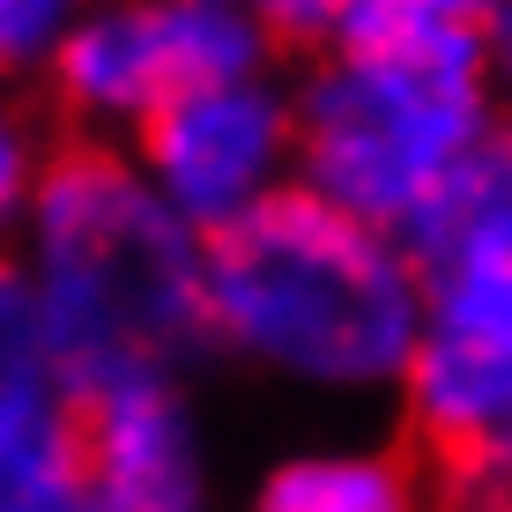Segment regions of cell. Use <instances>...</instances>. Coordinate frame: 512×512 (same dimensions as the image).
I'll return each mask as SVG.
<instances>
[{
    "label": "cell",
    "mask_w": 512,
    "mask_h": 512,
    "mask_svg": "<svg viewBox=\"0 0 512 512\" xmlns=\"http://www.w3.org/2000/svg\"><path fill=\"white\" fill-rule=\"evenodd\" d=\"M90 15V0H0V90L45 82L52 52Z\"/></svg>",
    "instance_id": "7c38bea8"
},
{
    "label": "cell",
    "mask_w": 512,
    "mask_h": 512,
    "mask_svg": "<svg viewBox=\"0 0 512 512\" xmlns=\"http://www.w3.org/2000/svg\"><path fill=\"white\" fill-rule=\"evenodd\" d=\"M238 512H446L438 468L409 438H312L253 475Z\"/></svg>",
    "instance_id": "9c48e42d"
},
{
    "label": "cell",
    "mask_w": 512,
    "mask_h": 512,
    "mask_svg": "<svg viewBox=\"0 0 512 512\" xmlns=\"http://www.w3.org/2000/svg\"><path fill=\"white\" fill-rule=\"evenodd\" d=\"M416 268L423 334L394 416L401 438L446 475L512 438V141L416 245Z\"/></svg>",
    "instance_id": "277c9868"
},
{
    "label": "cell",
    "mask_w": 512,
    "mask_h": 512,
    "mask_svg": "<svg viewBox=\"0 0 512 512\" xmlns=\"http://www.w3.org/2000/svg\"><path fill=\"white\" fill-rule=\"evenodd\" d=\"M0 512H90L82 394L52 357L38 290L15 253H0Z\"/></svg>",
    "instance_id": "ba28073f"
},
{
    "label": "cell",
    "mask_w": 512,
    "mask_h": 512,
    "mask_svg": "<svg viewBox=\"0 0 512 512\" xmlns=\"http://www.w3.org/2000/svg\"><path fill=\"white\" fill-rule=\"evenodd\" d=\"M297 186L416 253L505 149L483 52H312L290 67Z\"/></svg>",
    "instance_id": "3957f363"
},
{
    "label": "cell",
    "mask_w": 512,
    "mask_h": 512,
    "mask_svg": "<svg viewBox=\"0 0 512 512\" xmlns=\"http://www.w3.org/2000/svg\"><path fill=\"white\" fill-rule=\"evenodd\" d=\"M208 334L238 372L305 401L372 409L409 379L423 334V268L401 238L290 186L208 238Z\"/></svg>",
    "instance_id": "7a4b0ae2"
},
{
    "label": "cell",
    "mask_w": 512,
    "mask_h": 512,
    "mask_svg": "<svg viewBox=\"0 0 512 512\" xmlns=\"http://www.w3.org/2000/svg\"><path fill=\"white\" fill-rule=\"evenodd\" d=\"M134 164L149 186L193 223L201 238H223L231 223L260 216L297 186V104L290 75L216 82L149 119L134 141Z\"/></svg>",
    "instance_id": "8992f818"
},
{
    "label": "cell",
    "mask_w": 512,
    "mask_h": 512,
    "mask_svg": "<svg viewBox=\"0 0 512 512\" xmlns=\"http://www.w3.org/2000/svg\"><path fill=\"white\" fill-rule=\"evenodd\" d=\"M90 512H216V453L186 379H112L82 394Z\"/></svg>",
    "instance_id": "52a82bcc"
},
{
    "label": "cell",
    "mask_w": 512,
    "mask_h": 512,
    "mask_svg": "<svg viewBox=\"0 0 512 512\" xmlns=\"http://www.w3.org/2000/svg\"><path fill=\"white\" fill-rule=\"evenodd\" d=\"M512 0H342V52H483Z\"/></svg>",
    "instance_id": "30bf717a"
},
{
    "label": "cell",
    "mask_w": 512,
    "mask_h": 512,
    "mask_svg": "<svg viewBox=\"0 0 512 512\" xmlns=\"http://www.w3.org/2000/svg\"><path fill=\"white\" fill-rule=\"evenodd\" d=\"M208 8H238L253 15L260 30L282 45V60H312V52L334 45V23H342V0H208Z\"/></svg>",
    "instance_id": "4fadbf2b"
},
{
    "label": "cell",
    "mask_w": 512,
    "mask_h": 512,
    "mask_svg": "<svg viewBox=\"0 0 512 512\" xmlns=\"http://www.w3.org/2000/svg\"><path fill=\"white\" fill-rule=\"evenodd\" d=\"M15 268L38 290L52 357L75 394L112 379H193L201 357H216L208 238L119 141L60 134Z\"/></svg>",
    "instance_id": "6da1fadb"
},
{
    "label": "cell",
    "mask_w": 512,
    "mask_h": 512,
    "mask_svg": "<svg viewBox=\"0 0 512 512\" xmlns=\"http://www.w3.org/2000/svg\"><path fill=\"white\" fill-rule=\"evenodd\" d=\"M253 75H290V60L238 8H208V0H90V15L52 52L38 97L60 134L127 149L164 104L216 90V82H253Z\"/></svg>",
    "instance_id": "5b68a950"
},
{
    "label": "cell",
    "mask_w": 512,
    "mask_h": 512,
    "mask_svg": "<svg viewBox=\"0 0 512 512\" xmlns=\"http://www.w3.org/2000/svg\"><path fill=\"white\" fill-rule=\"evenodd\" d=\"M52 149H60V127H52L45 97L0 90V238H23Z\"/></svg>",
    "instance_id": "8fae6325"
},
{
    "label": "cell",
    "mask_w": 512,
    "mask_h": 512,
    "mask_svg": "<svg viewBox=\"0 0 512 512\" xmlns=\"http://www.w3.org/2000/svg\"><path fill=\"white\" fill-rule=\"evenodd\" d=\"M490 104H498V127L512 141V8L490 23Z\"/></svg>",
    "instance_id": "5bb4252c"
}]
</instances>
